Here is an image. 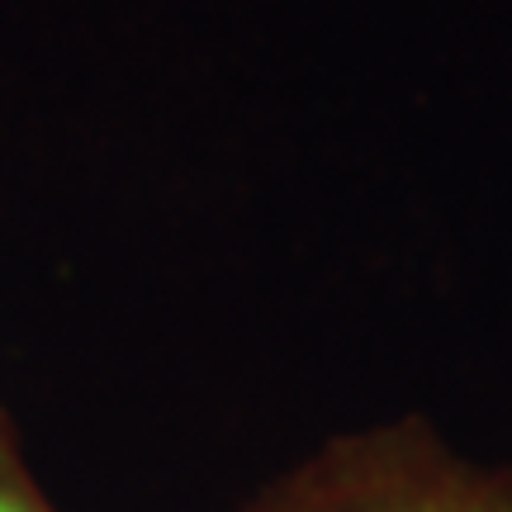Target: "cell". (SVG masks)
<instances>
[{
    "mask_svg": "<svg viewBox=\"0 0 512 512\" xmlns=\"http://www.w3.org/2000/svg\"><path fill=\"white\" fill-rule=\"evenodd\" d=\"M408 512H512V484L494 479V484H479V489H451L418 503Z\"/></svg>",
    "mask_w": 512,
    "mask_h": 512,
    "instance_id": "6da1fadb",
    "label": "cell"
},
{
    "mask_svg": "<svg viewBox=\"0 0 512 512\" xmlns=\"http://www.w3.org/2000/svg\"><path fill=\"white\" fill-rule=\"evenodd\" d=\"M0 512H29V508H24V503L10 494V489H0Z\"/></svg>",
    "mask_w": 512,
    "mask_h": 512,
    "instance_id": "7a4b0ae2",
    "label": "cell"
}]
</instances>
